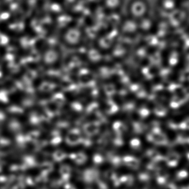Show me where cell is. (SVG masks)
<instances>
[{"mask_svg": "<svg viewBox=\"0 0 189 189\" xmlns=\"http://www.w3.org/2000/svg\"><path fill=\"white\" fill-rule=\"evenodd\" d=\"M66 143L69 145H74L82 141L80 132L78 129H73L68 132L66 139Z\"/></svg>", "mask_w": 189, "mask_h": 189, "instance_id": "obj_1", "label": "cell"}, {"mask_svg": "<svg viewBox=\"0 0 189 189\" xmlns=\"http://www.w3.org/2000/svg\"><path fill=\"white\" fill-rule=\"evenodd\" d=\"M71 158L74 160L75 162L78 164H82L86 162L87 158L86 155L82 152L71 155Z\"/></svg>", "mask_w": 189, "mask_h": 189, "instance_id": "obj_2", "label": "cell"}, {"mask_svg": "<svg viewBox=\"0 0 189 189\" xmlns=\"http://www.w3.org/2000/svg\"><path fill=\"white\" fill-rule=\"evenodd\" d=\"M60 172L64 179H68L70 176L71 172L70 167L66 164L61 165L60 168Z\"/></svg>", "mask_w": 189, "mask_h": 189, "instance_id": "obj_3", "label": "cell"}, {"mask_svg": "<svg viewBox=\"0 0 189 189\" xmlns=\"http://www.w3.org/2000/svg\"><path fill=\"white\" fill-rule=\"evenodd\" d=\"M41 170L42 171V174H47L51 172L53 169V165L52 163L50 162H45L41 165Z\"/></svg>", "mask_w": 189, "mask_h": 189, "instance_id": "obj_4", "label": "cell"}, {"mask_svg": "<svg viewBox=\"0 0 189 189\" xmlns=\"http://www.w3.org/2000/svg\"><path fill=\"white\" fill-rule=\"evenodd\" d=\"M39 134L40 133L39 132L37 131L31 132L28 133V134L25 136L26 140L27 142H32L36 141L39 137Z\"/></svg>", "mask_w": 189, "mask_h": 189, "instance_id": "obj_5", "label": "cell"}, {"mask_svg": "<svg viewBox=\"0 0 189 189\" xmlns=\"http://www.w3.org/2000/svg\"><path fill=\"white\" fill-rule=\"evenodd\" d=\"M67 155L65 153L61 150H56L53 154V157L54 159L56 162H60L66 158Z\"/></svg>", "mask_w": 189, "mask_h": 189, "instance_id": "obj_6", "label": "cell"}, {"mask_svg": "<svg viewBox=\"0 0 189 189\" xmlns=\"http://www.w3.org/2000/svg\"><path fill=\"white\" fill-rule=\"evenodd\" d=\"M24 167H32L36 166V162L35 160L31 156H27L24 159Z\"/></svg>", "mask_w": 189, "mask_h": 189, "instance_id": "obj_7", "label": "cell"}, {"mask_svg": "<svg viewBox=\"0 0 189 189\" xmlns=\"http://www.w3.org/2000/svg\"><path fill=\"white\" fill-rule=\"evenodd\" d=\"M10 127L12 130L14 132H18L19 131L21 128V125L19 123L15 120L12 121V123H11Z\"/></svg>", "mask_w": 189, "mask_h": 189, "instance_id": "obj_8", "label": "cell"}, {"mask_svg": "<svg viewBox=\"0 0 189 189\" xmlns=\"http://www.w3.org/2000/svg\"><path fill=\"white\" fill-rule=\"evenodd\" d=\"M16 141L18 144L20 146L24 145L25 142H27L25 139V137H24L22 135H18V136L16 137Z\"/></svg>", "mask_w": 189, "mask_h": 189, "instance_id": "obj_9", "label": "cell"}, {"mask_svg": "<svg viewBox=\"0 0 189 189\" xmlns=\"http://www.w3.org/2000/svg\"><path fill=\"white\" fill-rule=\"evenodd\" d=\"M10 111L13 113L15 114H21L23 113V110L22 108L16 107V106L11 107L10 108Z\"/></svg>", "mask_w": 189, "mask_h": 189, "instance_id": "obj_10", "label": "cell"}, {"mask_svg": "<svg viewBox=\"0 0 189 189\" xmlns=\"http://www.w3.org/2000/svg\"><path fill=\"white\" fill-rule=\"evenodd\" d=\"M71 108L74 111L77 112H80L82 110L81 105L78 103H73L71 105Z\"/></svg>", "mask_w": 189, "mask_h": 189, "instance_id": "obj_11", "label": "cell"}, {"mask_svg": "<svg viewBox=\"0 0 189 189\" xmlns=\"http://www.w3.org/2000/svg\"><path fill=\"white\" fill-rule=\"evenodd\" d=\"M61 139L60 137L57 135V134H55V137L51 141V143L53 145H57L61 142Z\"/></svg>", "mask_w": 189, "mask_h": 189, "instance_id": "obj_12", "label": "cell"}]
</instances>
